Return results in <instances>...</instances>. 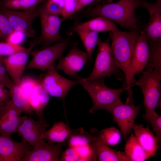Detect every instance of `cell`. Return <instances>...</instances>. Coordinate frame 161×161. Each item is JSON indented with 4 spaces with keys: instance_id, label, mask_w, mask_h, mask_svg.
Returning a JSON list of instances; mask_svg holds the SVG:
<instances>
[{
    "instance_id": "f6af8a7d",
    "label": "cell",
    "mask_w": 161,
    "mask_h": 161,
    "mask_svg": "<svg viewBox=\"0 0 161 161\" xmlns=\"http://www.w3.org/2000/svg\"><path fill=\"white\" fill-rule=\"evenodd\" d=\"M103 0H95L93 3L92 4L91 7L97 4L102 1Z\"/></svg>"
},
{
    "instance_id": "7c38bea8",
    "label": "cell",
    "mask_w": 161,
    "mask_h": 161,
    "mask_svg": "<svg viewBox=\"0 0 161 161\" xmlns=\"http://www.w3.org/2000/svg\"><path fill=\"white\" fill-rule=\"evenodd\" d=\"M39 16L41 32L39 38L36 40L37 44H41L43 49L62 40L59 30L62 19L59 16L49 13L43 6L41 8Z\"/></svg>"
},
{
    "instance_id": "52a82bcc",
    "label": "cell",
    "mask_w": 161,
    "mask_h": 161,
    "mask_svg": "<svg viewBox=\"0 0 161 161\" xmlns=\"http://www.w3.org/2000/svg\"><path fill=\"white\" fill-rule=\"evenodd\" d=\"M52 64L40 80L41 85L49 96L61 99L65 108L66 96L70 89L75 85L79 84L78 79L73 81L60 75Z\"/></svg>"
},
{
    "instance_id": "f35d334b",
    "label": "cell",
    "mask_w": 161,
    "mask_h": 161,
    "mask_svg": "<svg viewBox=\"0 0 161 161\" xmlns=\"http://www.w3.org/2000/svg\"><path fill=\"white\" fill-rule=\"evenodd\" d=\"M22 33H23L20 31H15L14 33L7 39L6 42L20 45L23 39V35L24 34H22L21 35H20Z\"/></svg>"
},
{
    "instance_id": "d6986e66",
    "label": "cell",
    "mask_w": 161,
    "mask_h": 161,
    "mask_svg": "<svg viewBox=\"0 0 161 161\" xmlns=\"http://www.w3.org/2000/svg\"><path fill=\"white\" fill-rule=\"evenodd\" d=\"M133 129L135 136L145 151L151 157L155 154L158 147V140L148 128L134 124Z\"/></svg>"
},
{
    "instance_id": "ee69618b",
    "label": "cell",
    "mask_w": 161,
    "mask_h": 161,
    "mask_svg": "<svg viewBox=\"0 0 161 161\" xmlns=\"http://www.w3.org/2000/svg\"><path fill=\"white\" fill-rule=\"evenodd\" d=\"M47 2L58 4L62 7V9L64 4V0H48Z\"/></svg>"
},
{
    "instance_id": "1f68e13d",
    "label": "cell",
    "mask_w": 161,
    "mask_h": 161,
    "mask_svg": "<svg viewBox=\"0 0 161 161\" xmlns=\"http://www.w3.org/2000/svg\"><path fill=\"white\" fill-rule=\"evenodd\" d=\"M15 31L6 17L0 11V39L6 41Z\"/></svg>"
},
{
    "instance_id": "ac0fdd59",
    "label": "cell",
    "mask_w": 161,
    "mask_h": 161,
    "mask_svg": "<svg viewBox=\"0 0 161 161\" xmlns=\"http://www.w3.org/2000/svg\"><path fill=\"white\" fill-rule=\"evenodd\" d=\"M21 112L11 99L6 103L0 112L1 135L10 137L13 133L17 132Z\"/></svg>"
},
{
    "instance_id": "d4e9b609",
    "label": "cell",
    "mask_w": 161,
    "mask_h": 161,
    "mask_svg": "<svg viewBox=\"0 0 161 161\" xmlns=\"http://www.w3.org/2000/svg\"><path fill=\"white\" fill-rule=\"evenodd\" d=\"M97 137V134H90L80 127L75 130L71 129L66 140L69 147L75 148L90 144L95 141Z\"/></svg>"
},
{
    "instance_id": "83f0119b",
    "label": "cell",
    "mask_w": 161,
    "mask_h": 161,
    "mask_svg": "<svg viewBox=\"0 0 161 161\" xmlns=\"http://www.w3.org/2000/svg\"><path fill=\"white\" fill-rule=\"evenodd\" d=\"M74 148L79 157V161H96L97 160L94 142L90 144Z\"/></svg>"
},
{
    "instance_id": "e0dca14e",
    "label": "cell",
    "mask_w": 161,
    "mask_h": 161,
    "mask_svg": "<svg viewBox=\"0 0 161 161\" xmlns=\"http://www.w3.org/2000/svg\"><path fill=\"white\" fill-rule=\"evenodd\" d=\"M63 142L52 144L43 143L38 147L28 151L22 161H58L61 153V148L64 145Z\"/></svg>"
},
{
    "instance_id": "60d3db41",
    "label": "cell",
    "mask_w": 161,
    "mask_h": 161,
    "mask_svg": "<svg viewBox=\"0 0 161 161\" xmlns=\"http://www.w3.org/2000/svg\"><path fill=\"white\" fill-rule=\"evenodd\" d=\"M10 98L9 90L0 86V103L5 104Z\"/></svg>"
},
{
    "instance_id": "7a4b0ae2",
    "label": "cell",
    "mask_w": 161,
    "mask_h": 161,
    "mask_svg": "<svg viewBox=\"0 0 161 161\" xmlns=\"http://www.w3.org/2000/svg\"><path fill=\"white\" fill-rule=\"evenodd\" d=\"M75 78L78 80L79 84L87 92L92 100L93 106L89 111L90 114H93L99 109H106L121 101L120 95L127 89L125 83L120 89L109 88L105 84L103 78L87 81L77 76Z\"/></svg>"
},
{
    "instance_id": "5bb4252c",
    "label": "cell",
    "mask_w": 161,
    "mask_h": 161,
    "mask_svg": "<svg viewBox=\"0 0 161 161\" xmlns=\"http://www.w3.org/2000/svg\"><path fill=\"white\" fill-rule=\"evenodd\" d=\"M36 45L35 40L31 42L29 47L24 50L3 58V65L15 84L19 86L29 55Z\"/></svg>"
},
{
    "instance_id": "f546056e",
    "label": "cell",
    "mask_w": 161,
    "mask_h": 161,
    "mask_svg": "<svg viewBox=\"0 0 161 161\" xmlns=\"http://www.w3.org/2000/svg\"><path fill=\"white\" fill-rule=\"evenodd\" d=\"M25 49L20 45L7 42H0V58L9 56L15 53L23 51Z\"/></svg>"
},
{
    "instance_id": "d590c367",
    "label": "cell",
    "mask_w": 161,
    "mask_h": 161,
    "mask_svg": "<svg viewBox=\"0 0 161 161\" xmlns=\"http://www.w3.org/2000/svg\"><path fill=\"white\" fill-rule=\"evenodd\" d=\"M43 7L48 13L51 14L59 16L61 15L62 8L58 4L47 1Z\"/></svg>"
},
{
    "instance_id": "ffe728a7",
    "label": "cell",
    "mask_w": 161,
    "mask_h": 161,
    "mask_svg": "<svg viewBox=\"0 0 161 161\" xmlns=\"http://www.w3.org/2000/svg\"><path fill=\"white\" fill-rule=\"evenodd\" d=\"M74 26L86 28L97 33L104 31L112 32L120 30L114 22L100 16L85 22L77 23Z\"/></svg>"
},
{
    "instance_id": "4dcf8cb0",
    "label": "cell",
    "mask_w": 161,
    "mask_h": 161,
    "mask_svg": "<svg viewBox=\"0 0 161 161\" xmlns=\"http://www.w3.org/2000/svg\"><path fill=\"white\" fill-rule=\"evenodd\" d=\"M145 119L151 125L156 134V137L158 142L161 139V116L156 112L147 115H144Z\"/></svg>"
},
{
    "instance_id": "e575fe53",
    "label": "cell",
    "mask_w": 161,
    "mask_h": 161,
    "mask_svg": "<svg viewBox=\"0 0 161 161\" xmlns=\"http://www.w3.org/2000/svg\"><path fill=\"white\" fill-rule=\"evenodd\" d=\"M59 161H79V157L73 147H69L63 152L59 158Z\"/></svg>"
},
{
    "instance_id": "ba28073f",
    "label": "cell",
    "mask_w": 161,
    "mask_h": 161,
    "mask_svg": "<svg viewBox=\"0 0 161 161\" xmlns=\"http://www.w3.org/2000/svg\"><path fill=\"white\" fill-rule=\"evenodd\" d=\"M149 49L144 32L141 31L135 41L129 66L128 78L126 82L129 95H131V89L132 84L134 83V76L142 72L148 61Z\"/></svg>"
},
{
    "instance_id": "277c9868",
    "label": "cell",
    "mask_w": 161,
    "mask_h": 161,
    "mask_svg": "<svg viewBox=\"0 0 161 161\" xmlns=\"http://www.w3.org/2000/svg\"><path fill=\"white\" fill-rule=\"evenodd\" d=\"M142 75L134 85L140 87L143 96V104L145 110V115L155 112L161 95V72L150 67L143 71Z\"/></svg>"
},
{
    "instance_id": "f1b7e54d",
    "label": "cell",
    "mask_w": 161,
    "mask_h": 161,
    "mask_svg": "<svg viewBox=\"0 0 161 161\" xmlns=\"http://www.w3.org/2000/svg\"><path fill=\"white\" fill-rule=\"evenodd\" d=\"M98 134L101 140L108 146H114L120 141L121 136L119 131L112 127L105 129Z\"/></svg>"
},
{
    "instance_id": "bcb514c9",
    "label": "cell",
    "mask_w": 161,
    "mask_h": 161,
    "mask_svg": "<svg viewBox=\"0 0 161 161\" xmlns=\"http://www.w3.org/2000/svg\"><path fill=\"white\" fill-rule=\"evenodd\" d=\"M3 58H0V68L3 65Z\"/></svg>"
},
{
    "instance_id": "6da1fadb",
    "label": "cell",
    "mask_w": 161,
    "mask_h": 161,
    "mask_svg": "<svg viewBox=\"0 0 161 161\" xmlns=\"http://www.w3.org/2000/svg\"><path fill=\"white\" fill-rule=\"evenodd\" d=\"M140 0H120L115 3L98 4L86 13L91 16L104 17L121 27L138 30L135 12L140 7Z\"/></svg>"
},
{
    "instance_id": "4fadbf2b",
    "label": "cell",
    "mask_w": 161,
    "mask_h": 161,
    "mask_svg": "<svg viewBox=\"0 0 161 161\" xmlns=\"http://www.w3.org/2000/svg\"><path fill=\"white\" fill-rule=\"evenodd\" d=\"M156 1L151 3L140 0V7L146 9L149 15L144 31L148 44L161 41V0Z\"/></svg>"
},
{
    "instance_id": "8992f818",
    "label": "cell",
    "mask_w": 161,
    "mask_h": 161,
    "mask_svg": "<svg viewBox=\"0 0 161 161\" xmlns=\"http://www.w3.org/2000/svg\"><path fill=\"white\" fill-rule=\"evenodd\" d=\"M69 44L70 39L68 37L41 50L32 51L30 53L32 58L26 66V69L47 71L55 61L62 57L64 51Z\"/></svg>"
},
{
    "instance_id": "ab89813d",
    "label": "cell",
    "mask_w": 161,
    "mask_h": 161,
    "mask_svg": "<svg viewBox=\"0 0 161 161\" xmlns=\"http://www.w3.org/2000/svg\"><path fill=\"white\" fill-rule=\"evenodd\" d=\"M45 0H20L22 9H28L35 7L38 4Z\"/></svg>"
},
{
    "instance_id": "836d02e7",
    "label": "cell",
    "mask_w": 161,
    "mask_h": 161,
    "mask_svg": "<svg viewBox=\"0 0 161 161\" xmlns=\"http://www.w3.org/2000/svg\"><path fill=\"white\" fill-rule=\"evenodd\" d=\"M78 11V0H64L61 15L63 19L69 18Z\"/></svg>"
},
{
    "instance_id": "7dc6e473",
    "label": "cell",
    "mask_w": 161,
    "mask_h": 161,
    "mask_svg": "<svg viewBox=\"0 0 161 161\" xmlns=\"http://www.w3.org/2000/svg\"><path fill=\"white\" fill-rule=\"evenodd\" d=\"M3 107V105L2 103H0V112L2 109Z\"/></svg>"
},
{
    "instance_id": "44dd1931",
    "label": "cell",
    "mask_w": 161,
    "mask_h": 161,
    "mask_svg": "<svg viewBox=\"0 0 161 161\" xmlns=\"http://www.w3.org/2000/svg\"><path fill=\"white\" fill-rule=\"evenodd\" d=\"M70 32L77 33L79 36L86 49L89 58L91 60L92 53L97 44L99 39L98 33L88 29L73 26Z\"/></svg>"
},
{
    "instance_id": "8d00e7d4",
    "label": "cell",
    "mask_w": 161,
    "mask_h": 161,
    "mask_svg": "<svg viewBox=\"0 0 161 161\" xmlns=\"http://www.w3.org/2000/svg\"><path fill=\"white\" fill-rule=\"evenodd\" d=\"M4 66L0 68V86L4 88H9L13 83L9 78Z\"/></svg>"
},
{
    "instance_id": "30bf717a",
    "label": "cell",
    "mask_w": 161,
    "mask_h": 161,
    "mask_svg": "<svg viewBox=\"0 0 161 161\" xmlns=\"http://www.w3.org/2000/svg\"><path fill=\"white\" fill-rule=\"evenodd\" d=\"M41 9V8L35 7L24 11H20L1 7L0 11L6 17L15 30L21 32L30 38L34 37L36 35L32 22L39 16Z\"/></svg>"
},
{
    "instance_id": "9a60e30c",
    "label": "cell",
    "mask_w": 161,
    "mask_h": 161,
    "mask_svg": "<svg viewBox=\"0 0 161 161\" xmlns=\"http://www.w3.org/2000/svg\"><path fill=\"white\" fill-rule=\"evenodd\" d=\"M88 60L89 59L87 53L79 49L75 45L65 56L59 60L55 68L57 71L62 70L68 75L75 77Z\"/></svg>"
},
{
    "instance_id": "b9f144b4",
    "label": "cell",
    "mask_w": 161,
    "mask_h": 161,
    "mask_svg": "<svg viewBox=\"0 0 161 161\" xmlns=\"http://www.w3.org/2000/svg\"><path fill=\"white\" fill-rule=\"evenodd\" d=\"M95 0H78V11L84 7L93 3Z\"/></svg>"
},
{
    "instance_id": "7bdbcfd3",
    "label": "cell",
    "mask_w": 161,
    "mask_h": 161,
    "mask_svg": "<svg viewBox=\"0 0 161 161\" xmlns=\"http://www.w3.org/2000/svg\"><path fill=\"white\" fill-rule=\"evenodd\" d=\"M117 154L119 161H129V159L126 154L125 152H123L120 151H117Z\"/></svg>"
},
{
    "instance_id": "74e56055",
    "label": "cell",
    "mask_w": 161,
    "mask_h": 161,
    "mask_svg": "<svg viewBox=\"0 0 161 161\" xmlns=\"http://www.w3.org/2000/svg\"><path fill=\"white\" fill-rule=\"evenodd\" d=\"M2 8L11 10L22 9L20 0H3L2 3Z\"/></svg>"
},
{
    "instance_id": "8fae6325",
    "label": "cell",
    "mask_w": 161,
    "mask_h": 161,
    "mask_svg": "<svg viewBox=\"0 0 161 161\" xmlns=\"http://www.w3.org/2000/svg\"><path fill=\"white\" fill-rule=\"evenodd\" d=\"M141 108V105L125 103L121 101L106 109L112 114L125 139L133 129Z\"/></svg>"
},
{
    "instance_id": "5b68a950",
    "label": "cell",
    "mask_w": 161,
    "mask_h": 161,
    "mask_svg": "<svg viewBox=\"0 0 161 161\" xmlns=\"http://www.w3.org/2000/svg\"><path fill=\"white\" fill-rule=\"evenodd\" d=\"M98 50L93 69L89 76L83 79L90 81L119 75L118 67L107 41L99 38L97 43Z\"/></svg>"
},
{
    "instance_id": "d6a6232c",
    "label": "cell",
    "mask_w": 161,
    "mask_h": 161,
    "mask_svg": "<svg viewBox=\"0 0 161 161\" xmlns=\"http://www.w3.org/2000/svg\"><path fill=\"white\" fill-rule=\"evenodd\" d=\"M38 81L29 76H22L19 86L28 98Z\"/></svg>"
},
{
    "instance_id": "3957f363",
    "label": "cell",
    "mask_w": 161,
    "mask_h": 161,
    "mask_svg": "<svg viewBox=\"0 0 161 161\" xmlns=\"http://www.w3.org/2000/svg\"><path fill=\"white\" fill-rule=\"evenodd\" d=\"M112 42L110 48L118 67L123 72L126 82L136 40L139 35L135 31L111 32Z\"/></svg>"
},
{
    "instance_id": "9c48e42d",
    "label": "cell",
    "mask_w": 161,
    "mask_h": 161,
    "mask_svg": "<svg viewBox=\"0 0 161 161\" xmlns=\"http://www.w3.org/2000/svg\"><path fill=\"white\" fill-rule=\"evenodd\" d=\"M49 126L44 117L35 120L30 117L21 116L17 132L21 137L23 140L35 148L43 143L46 129Z\"/></svg>"
},
{
    "instance_id": "4316f807",
    "label": "cell",
    "mask_w": 161,
    "mask_h": 161,
    "mask_svg": "<svg viewBox=\"0 0 161 161\" xmlns=\"http://www.w3.org/2000/svg\"><path fill=\"white\" fill-rule=\"evenodd\" d=\"M148 45L149 58L145 68L151 67L161 72V41Z\"/></svg>"
},
{
    "instance_id": "484cf974",
    "label": "cell",
    "mask_w": 161,
    "mask_h": 161,
    "mask_svg": "<svg viewBox=\"0 0 161 161\" xmlns=\"http://www.w3.org/2000/svg\"><path fill=\"white\" fill-rule=\"evenodd\" d=\"M97 133V137L94 141L96 147L97 160L100 161H119L117 151L110 148L100 138Z\"/></svg>"
},
{
    "instance_id": "c3c4849f",
    "label": "cell",
    "mask_w": 161,
    "mask_h": 161,
    "mask_svg": "<svg viewBox=\"0 0 161 161\" xmlns=\"http://www.w3.org/2000/svg\"><path fill=\"white\" fill-rule=\"evenodd\" d=\"M0 161H1V159H0Z\"/></svg>"
},
{
    "instance_id": "cb8c5ba5",
    "label": "cell",
    "mask_w": 161,
    "mask_h": 161,
    "mask_svg": "<svg viewBox=\"0 0 161 161\" xmlns=\"http://www.w3.org/2000/svg\"><path fill=\"white\" fill-rule=\"evenodd\" d=\"M71 130L64 122H55L49 130H46L44 139H46L49 144L63 142L66 140Z\"/></svg>"
},
{
    "instance_id": "7402d4cb",
    "label": "cell",
    "mask_w": 161,
    "mask_h": 161,
    "mask_svg": "<svg viewBox=\"0 0 161 161\" xmlns=\"http://www.w3.org/2000/svg\"><path fill=\"white\" fill-rule=\"evenodd\" d=\"M125 152L129 161H143L150 157L133 133L126 142Z\"/></svg>"
},
{
    "instance_id": "603a6c76",
    "label": "cell",
    "mask_w": 161,
    "mask_h": 161,
    "mask_svg": "<svg viewBox=\"0 0 161 161\" xmlns=\"http://www.w3.org/2000/svg\"><path fill=\"white\" fill-rule=\"evenodd\" d=\"M8 89L11 100L14 105L22 112H24L29 115H33L34 111L29 100L19 86L13 83Z\"/></svg>"
},
{
    "instance_id": "2e32d148",
    "label": "cell",
    "mask_w": 161,
    "mask_h": 161,
    "mask_svg": "<svg viewBox=\"0 0 161 161\" xmlns=\"http://www.w3.org/2000/svg\"><path fill=\"white\" fill-rule=\"evenodd\" d=\"M31 146L23 140L17 142L10 137L0 135V159L1 161H21Z\"/></svg>"
}]
</instances>
